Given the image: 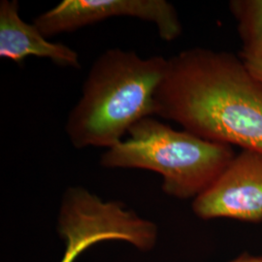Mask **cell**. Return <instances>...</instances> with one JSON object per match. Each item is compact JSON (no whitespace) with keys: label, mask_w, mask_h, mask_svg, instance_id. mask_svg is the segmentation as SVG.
Returning <instances> with one entry per match:
<instances>
[{"label":"cell","mask_w":262,"mask_h":262,"mask_svg":"<svg viewBox=\"0 0 262 262\" xmlns=\"http://www.w3.org/2000/svg\"><path fill=\"white\" fill-rule=\"evenodd\" d=\"M228 6L243 49L262 45V0H231Z\"/></svg>","instance_id":"ba28073f"},{"label":"cell","mask_w":262,"mask_h":262,"mask_svg":"<svg viewBox=\"0 0 262 262\" xmlns=\"http://www.w3.org/2000/svg\"><path fill=\"white\" fill-rule=\"evenodd\" d=\"M28 56L47 58L60 67L81 68L75 50L49 41L33 23H26L19 16L17 0H1L0 57L21 66Z\"/></svg>","instance_id":"52a82bcc"},{"label":"cell","mask_w":262,"mask_h":262,"mask_svg":"<svg viewBox=\"0 0 262 262\" xmlns=\"http://www.w3.org/2000/svg\"><path fill=\"white\" fill-rule=\"evenodd\" d=\"M127 135L104 151L100 164L105 168L154 171L163 178V191L179 199L196 198L236 156L232 146L174 129L154 117L134 124Z\"/></svg>","instance_id":"3957f363"},{"label":"cell","mask_w":262,"mask_h":262,"mask_svg":"<svg viewBox=\"0 0 262 262\" xmlns=\"http://www.w3.org/2000/svg\"><path fill=\"white\" fill-rule=\"evenodd\" d=\"M156 116L205 140L262 151V81L240 56L191 48L167 59Z\"/></svg>","instance_id":"6da1fadb"},{"label":"cell","mask_w":262,"mask_h":262,"mask_svg":"<svg viewBox=\"0 0 262 262\" xmlns=\"http://www.w3.org/2000/svg\"><path fill=\"white\" fill-rule=\"evenodd\" d=\"M231 262H262V255L260 256H252L249 254H243L239 258Z\"/></svg>","instance_id":"30bf717a"},{"label":"cell","mask_w":262,"mask_h":262,"mask_svg":"<svg viewBox=\"0 0 262 262\" xmlns=\"http://www.w3.org/2000/svg\"><path fill=\"white\" fill-rule=\"evenodd\" d=\"M239 56L253 75L262 81V45L242 49Z\"/></svg>","instance_id":"9c48e42d"},{"label":"cell","mask_w":262,"mask_h":262,"mask_svg":"<svg viewBox=\"0 0 262 262\" xmlns=\"http://www.w3.org/2000/svg\"><path fill=\"white\" fill-rule=\"evenodd\" d=\"M119 17L152 23L159 37L167 42L183 31L178 12L166 0H63L40 14L33 24L49 38Z\"/></svg>","instance_id":"5b68a950"},{"label":"cell","mask_w":262,"mask_h":262,"mask_svg":"<svg viewBox=\"0 0 262 262\" xmlns=\"http://www.w3.org/2000/svg\"><path fill=\"white\" fill-rule=\"evenodd\" d=\"M58 231L66 241L60 262H73L86 248L106 240L126 241L149 250L157 237L152 223L120 202L103 201L84 187L66 190L58 215Z\"/></svg>","instance_id":"277c9868"},{"label":"cell","mask_w":262,"mask_h":262,"mask_svg":"<svg viewBox=\"0 0 262 262\" xmlns=\"http://www.w3.org/2000/svg\"><path fill=\"white\" fill-rule=\"evenodd\" d=\"M192 209L203 220L262 223V151L242 150L236 155L215 182L194 198Z\"/></svg>","instance_id":"8992f818"},{"label":"cell","mask_w":262,"mask_h":262,"mask_svg":"<svg viewBox=\"0 0 262 262\" xmlns=\"http://www.w3.org/2000/svg\"><path fill=\"white\" fill-rule=\"evenodd\" d=\"M164 56L142 57L133 51L109 49L98 56L70 111L66 132L71 145L112 148L141 120L156 116L155 95L165 74Z\"/></svg>","instance_id":"7a4b0ae2"}]
</instances>
